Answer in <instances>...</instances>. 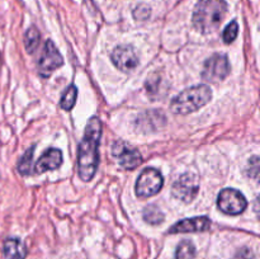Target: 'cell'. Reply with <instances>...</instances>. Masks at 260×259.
<instances>
[{"label": "cell", "instance_id": "cell-9", "mask_svg": "<svg viewBox=\"0 0 260 259\" xmlns=\"http://www.w3.org/2000/svg\"><path fill=\"white\" fill-rule=\"evenodd\" d=\"M63 65V58L61 53L58 52L56 46L52 41H46L43 46V51L41 53V57L38 60V73L43 78H48L60 66Z\"/></svg>", "mask_w": 260, "mask_h": 259}, {"label": "cell", "instance_id": "cell-17", "mask_svg": "<svg viewBox=\"0 0 260 259\" xmlns=\"http://www.w3.org/2000/svg\"><path fill=\"white\" fill-rule=\"evenodd\" d=\"M196 246L190 240H183L175 249V259H194Z\"/></svg>", "mask_w": 260, "mask_h": 259}, {"label": "cell", "instance_id": "cell-7", "mask_svg": "<svg viewBox=\"0 0 260 259\" xmlns=\"http://www.w3.org/2000/svg\"><path fill=\"white\" fill-rule=\"evenodd\" d=\"M230 73V63L225 53H215L207 58L203 66L202 78L210 83H218Z\"/></svg>", "mask_w": 260, "mask_h": 259}, {"label": "cell", "instance_id": "cell-21", "mask_svg": "<svg viewBox=\"0 0 260 259\" xmlns=\"http://www.w3.org/2000/svg\"><path fill=\"white\" fill-rule=\"evenodd\" d=\"M159 85H160V76L157 75V74H154V75L149 76L146 83H145V88H146L147 93L150 94L157 93V88H159Z\"/></svg>", "mask_w": 260, "mask_h": 259}, {"label": "cell", "instance_id": "cell-2", "mask_svg": "<svg viewBox=\"0 0 260 259\" xmlns=\"http://www.w3.org/2000/svg\"><path fill=\"white\" fill-rule=\"evenodd\" d=\"M226 13V0H200L193 10V25L203 35L212 33L220 28Z\"/></svg>", "mask_w": 260, "mask_h": 259}, {"label": "cell", "instance_id": "cell-22", "mask_svg": "<svg viewBox=\"0 0 260 259\" xmlns=\"http://www.w3.org/2000/svg\"><path fill=\"white\" fill-rule=\"evenodd\" d=\"M150 14H151V9L145 4L139 5V7H136V9L134 10V17L136 20L149 19Z\"/></svg>", "mask_w": 260, "mask_h": 259}, {"label": "cell", "instance_id": "cell-16", "mask_svg": "<svg viewBox=\"0 0 260 259\" xmlns=\"http://www.w3.org/2000/svg\"><path fill=\"white\" fill-rule=\"evenodd\" d=\"M76 96H78V88H76L74 84H71V85H69L68 88H66L62 96H61V108L65 109V111H71L76 103Z\"/></svg>", "mask_w": 260, "mask_h": 259}, {"label": "cell", "instance_id": "cell-19", "mask_svg": "<svg viewBox=\"0 0 260 259\" xmlns=\"http://www.w3.org/2000/svg\"><path fill=\"white\" fill-rule=\"evenodd\" d=\"M33 152H35V146L29 147L18 163V172L22 175H29L32 173Z\"/></svg>", "mask_w": 260, "mask_h": 259}, {"label": "cell", "instance_id": "cell-1", "mask_svg": "<svg viewBox=\"0 0 260 259\" xmlns=\"http://www.w3.org/2000/svg\"><path fill=\"white\" fill-rule=\"evenodd\" d=\"M102 137V122L98 117H91L85 127V132L79 144L78 173L84 182H89L94 177L98 168V147Z\"/></svg>", "mask_w": 260, "mask_h": 259}, {"label": "cell", "instance_id": "cell-12", "mask_svg": "<svg viewBox=\"0 0 260 259\" xmlns=\"http://www.w3.org/2000/svg\"><path fill=\"white\" fill-rule=\"evenodd\" d=\"M165 123H167V118H165L164 113L159 111L145 112V113L140 114L135 122L137 128L142 132L157 131L162 126H165Z\"/></svg>", "mask_w": 260, "mask_h": 259}, {"label": "cell", "instance_id": "cell-20", "mask_svg": "<svg viewBox=\"0 0 260 259\" xmlns=\"http://www.w3.org/2000/svg\"><path fill=\"white\" fill-rule=\"evenodd\" d=\"M239 33V24L236 20H233L230 24L226 25V28L223 29L222 37H223V42L225 43H231L236 40Z\"/></svg>", "mask_w": 260, "mask_h": 259}, {"label": "cell", "instance_id": "cell-10", "mask_svg": "<svg viewBox=\"0 0 260 259\" xmlns=\"http://www.w3.org/2000/svg\"><path fill=\"white\" fill-rule=\"evenodd\" d=\"M111 58L114 66L121 71H124V73L135 70L139 65V57L136 55V51L129 45L117 46L112 51Z\"/></svg>", "mask_w": 260, "mask_h": 259}, {"label": "cell", "instance_id": "cell-23", "mask_svg": "<svg viewBox=\"0 0 260 259\" xmlns=\"http://www.w3.org/2000/svg\"><path fill=\"white\" fill-rule=\"evenodd\" d=\"M248 177L254 178V179H258V174H259V157L258 156H253L250 160H249V167H248Z\"/></svg>", "mask_w": 260, "mask_h": 259}, {"label": "cell", "instance_id": "cell-24", "mask_svg": "<svg viewBox=\"0 0 260 259\" xmlns=\"http://www.w3.org/2000/svg\"><path fill=\"white\" fill-rule=\"evenodd\" d=\"M233 259H254V253L249 248H241Z\"/></svg>", "mask_w": 260, "mask_h": 259}, {"label": "cell", "instance_id": "cell-18", "mask_svg": "<svg viewBox=\"0 0 260 259\" xmlns=\"http://www.w3.org/2000/svg\"><path fill=\"white\" fill-rule=\"evenodd\" d=\"M41 41V33L40 30L36 27H30L29 29L25 33L24 38V46L25 50H27L28 53H33L36 50H37L38 45H40Z\"/></svg>", "mask_w": 260, "mask_h": 259}, {"label": "cell", "instance_id": "cell-5", "mask_svg": "<svg viewBox=\"0 0 260 259\" xmlns=\"http://www.w3.org/2000/svg\"><path fill=\"white\" fill-rule=\"evenodd\" d=\"M217 207L226 215L236 216L243 213L248 207L245 196L234 188H225L217 196Z\"/></svg>", "mask_w": 260, "mask_h": 259}, {"label": "cell", "instance_id": "cell-13", "mask_svg": "<svg viewBox=\"0 0 260 259\" xmlns=\"http://www.w3.org/2000/svg\"><path fill=\"white\" fill-rule=\"evenodd\" d=\"M62 164V152L58 149H48L47 151L43 152L37 160L35 165V173L37 174H42V173L47 172V170H55L61 167Z\"/></svg>", "mask_w": 260, "mask_h": 259}, {"label": "cell", "instance_id": "cell-8", "mask_svg": "<svg viewBox=\"0 0 260 259\" xmlns=\"http://www.w3.org/2000/svg\"><path fill=\"white\" fill-rule=\"evenodd\" d=\"M112 155L116 157L118 164L127 170L136 169L142 163V156L139 150L122 140L114 142L112 146Z\"/></svg>", "mask_w": 260, "mask_h": 259}, {"label": "cell", "instance_id": "cell-11", "mask_svg": "<svg viewBox=\"0 0 260 259\" xmlns=\"http://www.w3.org/2000/svg\"><path fill=\"white\" fill-rule=\"evenodd\" d=\"M211 228V220L207 216H198V217L184 218L170 228V234L179 233H200L207 231Z\"/></svg>", "mask_w": 260, "mask_h": 259}, {"label": "cell", "instance_id": "cell-15", "mask_svg": "<svg viewBox=\"0 0 260 259\" xmlns=\"http://www.w3.org/2000/svg\"><path fill=\"white\" fill-rule=\"evenodd\" d=\"M144 220L150 225H159V223L164 222L165 215L162 211L157 207L156 205H149L144 208Z\"/></svg>", "mask_w": 260, "mask_h": 259}, {"label": "cell", "instance_id": "cell-6", "mask_svg": "<svg viewBox=\"0 0 260 259\" xmlns=\"http://www.w3.org/2000/svg\"><path fill=\"white\" fill-rule=\"evenodd\" d=\"M200 190V180L193 173H184L174 182L172 187L173 197L184 203L192 202Z\"/></svg>", "mask_w": 260, "mask_h": 259}, {"label": "cell", "instance_id": "cell-14", "mask_svg": "<svg viewBox=\"0 0 260 259\" xmlns=\"http://www.w3.org/2000/svg\"><path fill=\"white\" fill-rule=\"evenodd\" d=\"M5 259H25L27 248L23 241L18 238H8L3 246Z\"/></svg>", "mask_w": 260, "mask_h": 259}, {"label": "cell", "instance_id": "cell-3", "mask_svg": "<svg viewBox=\"0 0 260 259\" xmlns=\"http://www.w3.org/2000/svg\"><path fill=\"white\" fill-rule=\"evenodd\" d=\"M212 98V90L206 84H198L185 89L178 94L170 103V109L175 114L193 113L200 108L205 107Z\"/></svg>", "mask_w": 260, "mask_h": 259}, {"label": "cell", "instance_id": "cell-4", "mask_svg": "<svg viewBox=\"0 0 260 259\" xmlns=\"http://www.w3.org/2000/svg\"><path fill=\"white\" fill-rule=\"evenodd\" d=\"M164 185L162 174L155 168H146L139 175L135 184L136 196L140 198H149L157 195Z\"/></svg>", "mask_w": 260, "mask_h": 259}]
</instances>
